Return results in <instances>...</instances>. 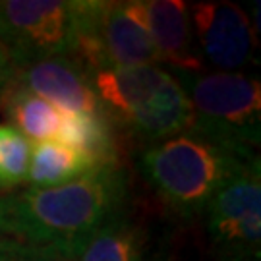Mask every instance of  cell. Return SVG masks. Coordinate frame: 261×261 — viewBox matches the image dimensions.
I'll use <instances>...</instances> for the list:
<instances>
[{"label": "cell", "mask_w": 261, "mask_h": 261, "mask_svg": "<svg viewBox=\"0 0 261 261\" xmlns=\"http://www.w3.org/2000/svg\"><path fill=\"white\" fill-rule=\"evenodd\" d=\"M126 197L128 180L118 167H97L62 186L0 196V236L74 257L97 228L122 213Z\"/></svg>", "instance_id": "obj_1"}, {"label": "cell", "mask_w": 261, "mask_h": 261, "mask_svg": "<svg viewBox=\"0 0 261 261\" xmlns=\"http://www.w3.org/2000/svg\"><path fill=\"white\" fill-rule=\"evenodd\" d=\"M255 157L209 141L194 132L151 145L141 157V168L167 205L192 217L207 209L221 188Z\"/></svg>", "instance_id": "obj_2"}, {"label": "cell", "mask_w": 261, "mask_h": 261, "mask_svg": "<svg viewBox=\"0 0 261 261\" xmlns=\"http://www.w3.org/2000/svg\"><path fill=\"white\" fill-rule=\"evenodd\" d=\"M186 89L194 122L188 132L246 157L259 145L261 85L242 72H176Z\"/></svg>", "instance_id": "obj_3"}, {"label": "cell", "mask_w": 261, "mask_h": 261, "mask_svg": "<svg viewBox=\"0 0 261 261\" xmlns=\"http://www.w3.org/2000/svg\"><path fill=\"white\" fill-rule=\"evenodd\" d=\"M75 56L89 72L161 64L132 2L77 0Z\"/></svg>", "instance_id": "obj_4"}, {"label": "cell", "mask_w": 261, "mask_h": 261, "mask_svg": "<svg viewBox=\"0 0 261 261\" xmlns=\"http://www.w3.org/2000/svg\"><path fill=\"white\" fill-rule=\"evenodd\" d=\"M77 0H0V47L14 68L75 56Z\"/></svg>", "instance_id": "obj_5"}, {"label": "cell", "mask_w": 261, "mask_h": 261, "mask_svg": "<svg viewBox=\"0 0 261 261\" xmlns=\"http://www.w3.org/2000/svg\"><path fill=\"white\" fill-rule=\"evenodd\" d=\"M207 230L223 261H257L261 248L259 159L224 184L207 205Z\"/></svg>", "instance_id": "obj_6"}, {"label": "cell", "mask_w": 261, "mask_h": 261, "mask_svg": "<svg viewBox=\"0 0 261 261\" xmlns=\"http://www.w3.org/2000/svg\"><path fill=\"white\" fill-rule=\"evenodd\" d=\"M197 48L203 62L232 72L253 62L255 35L250 19L232 2H199L190 8Z\"/></svg>", "instance_id": "obj_7"}, {"label": "cell", "mask_w": 261, "mask_h": 261, "mask_svg": "<svg viewBox=\"0 0 261 261\" xmlns=\"http://www.w3.org/2000/svg\"><path fill=\"white\" fill-rule=\"evenodd\" d=\"M8 87L37 95L62 114L101 112L91 85V72L77 56H50L18 66L12 70Z\"/></svg>", "instance_id": "obj_8"}, {"label": "cell", "mask_w": 261, "mask_h": 261, "mask_svg": "<svg viewBox=\"0 0 261 261\" xmlns=\"http://www.w3.org/2000/svg\"><path fill=\"white\" fill-rule=\"evenodd\" d=\"M132 8L147 29L159 62L176 72H201L203 58L197 48L192 16L180 0H132Z\"/></svg>", "instance_id": "obj_9"}, {"label": "cell", "mask_w": 261, "mask_h": 261, "mask_svg": "<svg viewBox=\"0 0 261 261\" xmlns=\"http://www.w3.org/2000/svg\"><path fill=\"white\" fill-rule=\"evenodd\" d=\"M170 72L155 66H132L91 72V85L101 112L112 124L126 120L165 85Z\"/></svg>", "instance_id": "obj_10"}, {"label": "cell", "mask_w": 261, "mask_h": 261, "mask_svg": "<svg viewBox=\"0 0 261 261\" xmlns=\"http://www.w3.org/2000/svg\"><path fill=\"white\" fill-rule=\"evenodd\" d=\"M194 112L186 89L170 75L165 85L141 109L130 114L120 128L145 143H161L192 128Z\"/></svg>", "instance_id": "obj_11"}, {"label": "cell", "mask_w": 261, "mask_h": 261, "mask_svg": "<svg viewBox=\"0 0 261 261\" xmlns=\"http://www.w3.org/2000/svg\"><path fill=\"white\" fill-rule=\"evenodd\" d=\"M58 141L93 161L95 167H118V143L114 124L103 112L62 114Z\"/></svg>", "instance_id": "obj_12"}, {"label": "cell", "mask_w": 261, "mask_h": 261, "mask_svg": "<svg viewBox=\"0 0 261 261\" xmlns=\"http://www.w3.org/2000/svg\"><path fill=\"white\" fill-rule=\"evenodd\" d=\"M74 257L75 261H145V234L130 217L118 213L97 228Z\"/></svg>", "instance_id": "obj_13"}, {"label": "cell", "mask_w": 261, "mask_h": 261, "mask_svg": "<svg viewBox=\"0 0 261 261\" xmlns=\"http://www.w3.org/2000/svg\"><path fill=\"white\" fill-rule=\"evenodd\" d=\"M93 168L97 167L91 159L66 147L60 141H43L31 149L28 182L37 190L62 186L85 176Z\"/></svg>", "instance_id": "obj_14"}, {"label": "cell", "mask_w": 261, "mask_h": 261, "mask_svg": "<svg viewBox=\"0 0 261 261\" xmlns=\"http://www.w3.org/2000/svg\"><path fill=\"white\" fill-rule=\"evenodd\" d=\"M4 101L12 120L10 126H14L29 143L50 141V138L56 136L62 120V112L55 105L47 103L45 99L29 91L14 87H8V95L4 97Z\"/></svg>", "instance_id": "obj_15"}, {"label": "cell", "mask_w": 261, "mask_h": 261, "mask_svg": "<svg viewBox=\"0 0 261 261\" xmlns=\"http://www.w3.org/2000/svg\"><path fill=\"white\" fill-rule=\"evenodd\" d=\"M29 143L14 126L0 124V190H12L28 182Z\"/></svg>", "instance_id": "obj_16"}, {"label": "cell", "mask_w": 261, "mask_h": 261, "mask_svg": "<svg viewBox=\"0 0 261 261\" xmlns=\"http://www.w3.org/2000/svg\"><path fill=\"white\" fill-rule=\"evenodd\" d=\"M23 259L21 261H75V257L68 253H60L47 248H28L23 246Z\"/></svg>", "instance_id": "obj_17"}, {"label": "cell", "mask_w": 261, "mask_h": 261, "mask_svg": "<svg viewBox=\"0 0 261 261\" xmlns=\"http://www.w3.org/2000/svg\"><path fill=\"white\" fill-rule=\"evenodd\" d=\"M23 250V244L0 236V261H21Z\"/></svg>", "instance_id": "obj_18"}, {"label": "cell", "mask_w": 261, "mask_h": 261, "mask_svg": "<svg viewBox=\"0 0 261 261\" xmlns=\"http://www.w3.org/2000/svg\"><path fill=\"white\" fill-rule=\"evenodd\" d=\"M12 62H10L6 50L0 47V103L4 101L6 91H8L10 80H12Z\"/></svg>", "instance_id": "obj_19"}]
</instances>
